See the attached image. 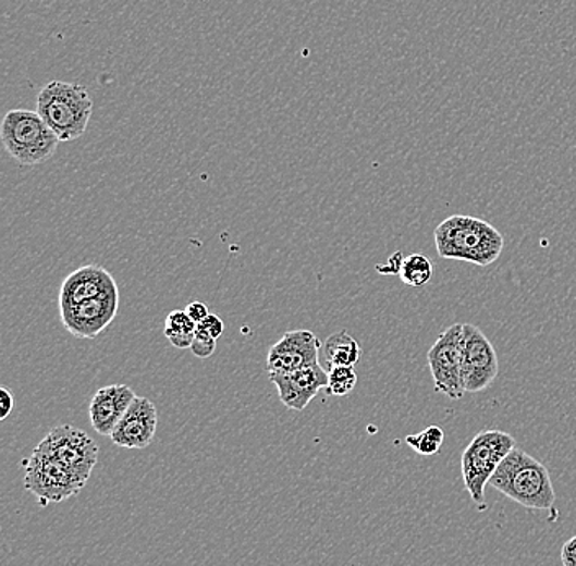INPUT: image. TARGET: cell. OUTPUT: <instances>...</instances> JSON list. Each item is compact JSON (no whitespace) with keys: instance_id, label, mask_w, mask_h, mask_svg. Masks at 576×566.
<instances>
[{"instance_id":"6da1fadb","label":"cell","mask_w":576,"mask_h":566,"mask_svg":"<svg viewBox=\"0 0 576 566\" xmlns=\"http://www.w3.org/2000/svg\"><path fill=\"white\" fill-rule=\"evenodd\" d=\"M436 247L444 259L487 267L503 253L504 237L493 224L467 214L445 218L434 231Z\"/></svg>"},{"instance_id":"7a4b0ae2","label":"cell","mask_w":576,"mask_h":566,"mask_svg":"<svg viewBox=\"0 0 576 566\" xmlns=\"http://www.w3.org/2000/svg\"><path fill=\"white\" fill-rule=\"evenodd\" d=\"M488 484L527 509H552L555 504L546 465L517 447L504 457Z\"/></svg>"},{"instance_id":"3957f363","label":"cell","mask_w":576,"mask_h":566,"mask_svg":"<svg viewBox=\"0 0 576 566\" xmlns=\"http://www.w3.org/2000/svg\"><path fill=\"white\" fill-rule=\"evenodd\" d=\"M94 100L79 84L51 81L38 94L37 112L61 142H74L86 133Z\"/></svg>"},{"instance_id":"277c9868","label":"cell","mask_w":576,"mask_h":566,"mask_svg":"<svg viewBox=\"0 0 576 566\" xmlns=\"http://www.w3.org/2000/svg\"><path fill=\"white\" fill-rule=\"evenodd\" d=\"M0 138L9 155L24 165H38L53 158L61 139L37 110L15 109L5 113Z\"/></svg>"},{"instance_id":"5b68a950","label":"cell","mask_w":576,"mask_h":566,"mask_svg":"<svg viewBox=\"0 0 576 566\" xmlns=\"http://www.w3.org/2000/svg\"><path fill=\"white\" fill-rule=\"evenodd\" d=\"M514 447L516 441L513 435L500 429H487L478 432L462 454L465 490L478 509H485V488Z\"/></svg>"},{"instance_id":"8992f818","label":"cell","mask_w":576,"mask_h":566,"mask_svg":"<svg viewBox=\"0 0 576 566\" xmlns=\"http://www.w3.org/2000/svg\"><path fill=\"white\" fill-rule=\"evenodd\" d=\"M465 323H455L442 331L428 353L429 369L436 392L451 399L467 393L464 379Z\"/></svg>"},{"instance_id":"52a82bcc","label":"cell","mask_w":576,"mask_h":566,"mask_svg":"<svg viewBox=\"0 0 576 566\" xmlns=\"http://www.w3.org/2000/svg\"><path fill=\"white\" fill-rule=\"evenodd\" d=\"M86 483L74 477L53 455L35 448L32 457L25 462V488L37 497L40 506L61 503L76 496Z\"/></svg>"},{"instance_id":"ba28073f","label":"cell","mask_w":576,"mask_h":566,"mask_svg":"<svg viewBox=\"0 0 576 566\" xmlns=\"http://www.w3.org/2000/svg\"><path fill=\"white\" fill-rule=\"evenodd\" d=\"M38 447L53 455L83 483H87L99 460V447L96 442L86 432L73 426H58L51 429Z\"/></svg>"},{"instance_id":"9c48e42d","label":"cell","mask_w":576,"mask_h":566,"mask_svg":"<svg viewBox=\"0 0 576 566\" xmlns=\"http://www.w3.org/2000/svg\"><path fill=\"white\" fill-rule=\"evenodd\" d=\"M500 372V362L493 344L483 331L465 323L464 379L467 393L487 390Z\"/></svg>"},{"instance_id":"30bf717a","label":"cell","mask_w":576,"mask_h":566,"mask_svg":"<svg viewBox=\"0 0 576 566\" xmlns=\"http://www.w3.org/2000/svg\"><path fill=\"white\" fill-rule=\"evenodd\" d=\"M321 343L315 333L307 330L289 331L279 343L270 347L267 356V372L289 373L305 367L317 366Z\"/></svg>"},{"instance_id":"8fae6325","label":"cell","mask_w":576,"mask_h":566,"mask_svg":"<svg viewBox=\"0 0 576 566\" xmlns=\"http://www.w3.org/2000/svg\"><path fill=\"white\" fill-rule=\"evenodd\" d=\"M120 295H102L76 307L61 308V321L73 336L94 340L112 324L119 313Z\"/></svg>"},{"instance_id":"7c38bea8","label":"cell","mask_w":576,"mask_h":566,"mask_svg":"<svg viewBox=\"0 0 576 566\" xmlns=\"http://www.w3.org/2000/svg\"><path fill=\"white\" fill-rule=\"evenodd\" d=\"M285 408L304 411L321 389L328 386V370L323 366L305 367L289 373H269Z\"/></svg>"},{"instance_id":"4fadbf2b","label":"cell","mask_w":576,"mask_h":566,"mask_svg":"<svg viewBox=\"0 0 576 566\" xmlns=\"http://www.w3.org/2000/svg\"><path fill=\"white\" fill-rule=\"evenodd\" d=\"M119 292L112 273L102 266L81 267L64 279L60 291V308L76 307L87 300Z\"/></svg>"},{"instance_id":"5bb4252c","label":"cell","mask_w":576,"mask_h":566,"mask_svg":"<svg viewBox=\"0 0 576 566\" xmlns=\"http://www.w3.org/2000/svg\"><path fill=\"white\" fill-rule=\"evenodd\" d=\"M156 429H158V411L155 403L143 396H136L110 439L119 447L146 448L155 439Z\"/></svg>"},{"instance_id":"9a60e30c","label":"cell","mask_w":576,"mask_h":566,"mask_svg":"<svg viewBox=\"0 0 576 566\" xmlns=\"http://www.w3.org/2000/svg\"><path fill=\"white\" fill-rule=\"evenodd\" d=\"M135 398V392L128 385H110L97 390L89 406L93 428L100 435L110 438Z\"/></svg>"},{"instance_id":"2e32d148","label":"cell","mask_w":576,"mask_h":566,"mask_svg":"<svg viewBox=\"0 0 576 566\" xmlns=\"http://www.w3.org/2000/svg\"><path fill=\"white\" fill-rule=\"evenodd\" d=\"M324 366L328 370L334 367H354L360 360L363 350L359 343L347 331L331 334L321 347Z\"/></svg>"},{"instance_id":"e0dca14e","label":"cell","mask_w":576,"mask_h":566,"mask_svg":"<svg viewBox=\"0 0 576 566\" xmlns=\"http://www.w3.org/2000/svg\"><path fill=\"white\" fill-rule=\"evenodd\" d=\"M195 331H197V323L185 313V310L171 311L166 318V337L177 349H191L195 340Z\"/></svg>"},{"instance_id":"ac0fdd59","label":"cell","mask_w":576,"mask_h":566,"mask_svg":"<svg viewBox=\"0 0 576 566\" xmlns=\"http://www.w3.org/2000/svg\"><path fill=\"white\" fill-rule=\"evenodd\" d=\"M432 273H434V267L431 260L422 254L413 253L403 259L399 275L409 287L419 288L425 287L426 283L432 279Z\"/></svg>"},{"instance_id":"d6986e66","label":"cell","mask_w":576,"mask_h":566,"mask_svg":"<svg viewBox=\"0 0 576 566\" xmlns=\"http://www.w3.org/2000/svg\"><path fill=\"white\" fill-rule=\"evenodd\" d=\"M444 439V431L439 426H429V428H426L419 434L406 435L405 441L419 455L431 457V455H436L441 451Z\"/></svg>"},{"instance_id":"ffe728a7","label":"cell","mask_w":576,"mask_h":566,"mask_svg":"<svg viewBox=\"0 0 576 566\" xmlns=\"http://www.w3.org/2000/svg\"><path fill=\"white\" fill-rule=\"evenodd\" d=\"M356 385L357 373L354 367H334V369L328 370V395H350Z\"/></svg>"},{"instance_id":"44dd1931","label":"cell","mask_w":576,"mask_h":566,"mask_svg":"<svg viewBox=\"0 0 576 566\" xmlns=\"http://www.w3.org/2000/svg\"><path fill=\"white\" fill-rule=\"evenodd\" d=\"M224 324L217 315H208L201 323L197 324V331L195 336L198 337H210V340L217 341L218 337L223 336Z\"/></svg>"},{"instance_id":"7402d4cb","label":"cell","mask_w":576,"mask_h":566,"mask_svg":"<svg viewBox=\"0 0 576 566\" xmlns=\"http://www.w3.org/2000/svg\"><path fill=\"white\" fill-rule=\"evenodd\" d=\"M215 349H217V341L210 340V337L195 336L191 346L192 354L200 357V359H208V357L213 356Z\"/></svg>"},{"instance_id":"603a6c76","label":"cell","mask_w":576,"mask_h":566,"mask_svg":"<svg viewBox=\"0 0 576 566\" xmlns=\"http://www.w3.org/2000/svg\"><path fill=\"white\" fill-rule=\"evenodd\" d=\"M14 408V395H12L11 390H9L8 386H2V389H0V419L8 418Z\"/></svg>"},{"instance_id":"cb8c5ba5","label":"cell","mask_w":576,"mask_h":566,"mask_svg":"<svg viewBox=\"0 0 576 566\" xmlns=\"http://www.w3.org/2000/svg\"><path fill=\"white\" fill-rule=\"evenodd\" d=\"M403 254L395 253L390 256L389 262L383 263V266H377V270H379L380 273H383V275H390V273H400V270H402V263H403Z\"/></svg>"},{"instance_id":"d4e9b609","label":"cell","mask_w":576,"mask_h":566,"mask_svg":"<svg viewBox=\"0 0 576 566\" xmlns=\"http://www.w3.org/2000/svg\"><path fill=\"white\" fill-rule=\"evenodd\" d=\"M562 565L576 566V536L566 540L565 545L562 546Z\"/></svg>"},{"instance_id":"484cf974","label":"cell","mask_w":576,"mask_h":566,"mask_svg":"<svg viewBox=\"0 0 576 566\" xmlns=\"http://www.w3.org/2000/svg\"><path fill=\"white\" fill-rule=\"evenodd\" d=\"M185 313H187L188 317H191L192 320L198 324L201 323V321H204L208 315H210V311H208L207 305L201 304V302H194V304L187 305V308H185Z\"/></svg>"}]
</instances>
